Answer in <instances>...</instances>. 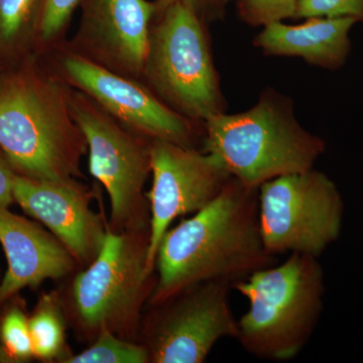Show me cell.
<instances>
[{
  "label": "cell",
  "mask_w": 363,
  "mask_h": 363,
  "mask_svg": "<svg viewBox=\"0 0 363 363\" xmlns=\"http://www.w3.org/2000/svg\"><path fill=\"white\" fill-rule=\"evenodd\" d=\"M257 194L262 240L274 257H319L340 236L342 197L322 172L313 168L277 177L260 185Z\"/></svg>",
  "instance_id": "ba28073f"
},
{
  "label": "cell",
  "mask_w": 363,
  "mask_h": 363,
  "mask_svg": "<svg viewBox=\"0 0 363 363\" xmlns=\"http://www.w3.org/2000/svg\"><path fill=\"white\" fill-rule=\"evenodd\" d=\"M16 175L6 155L0 150V208H9L14 202L13 185Z\"/></svg>",
  "instance_id": "cb8c5ba5"
},
{
  "label": "cell",
  "mask_w": 363,
  "mask_h": 363,
  "mask_svg": "<svg viewBox=\"0 0 363 363\" xmlns=\"http://www.w3.org/2000/svg\"><path fill=\"white\" fill-rule=\"evenodd\" d=\"M16 360L7 352L6 348L0 343V363H14Z\"/></svg>",
  "instance_id": "d4e9b609"
},
{
  "label": "cell",
  "mask_w": 363,
  "mask_h": 363,
  "mask_svg": "<svg viewBox=\"0 0 363 363\" xmlns=\"http://www.w3.org/2000/svg\"><path fill=\"white\" fill-rule=\"evenodd\" d=\"M70 106L87 142L90 174L104 185L111 200L109 229L150 231L149 201L143 189L152 174V140L128 130L73 88Z\"/></svg>",
  "instance_id": "52a82bcc"
},
{
  "label": "cell",
  "mask_w": 363,
  "mask_h": 363,
  "mask_svg": "<svg viewBox=\"0 0 363 363\" xmlns=\"http://www.w3.org/2000/svg\"><path fill=\"white\" fill-rule=\"evenodd\" d=\"M231 289L226 281H205L150 305L142 328L150 363H203L218 341L235 338Z\"/></svg>",
  "instance_id": "9c48e42d"
},
{
  "label": "cell",
  "mask_w": 363,
  "mask_h": 363,
  "mask_svg": "<svg viewBox=\"0 0 363 363\" xmlns=\"http://www.w3.org/2000/svg\"><path fill=\"white\" fill-rule=\"evenodd\" d=\"M247 298L248 309L238 320L241 347L259 359L293 360L316 330L324 307L325 277L318 257L291 253L234 284Z\"/></svg>",
  "instance_id": "277c9868"
},
{
  "label": "cell",
  "mask_w": 363,
  "mask_h": 363,
  "mask_svg": "<svg viewBox=\"0 0 363 363\" xmlns=\"http://www.w3.org/2000/svg\"><path fill=\"white\" fill-rule=\"evenodd\" d=\"M257 192L233 178L213 201L164 233L150 305L205 281L233 286L276 264L262 240Z\"/></svg>",
  "instance_id": "6da1fadb"
},
{
  "label": "cell",
  "mask_w": 363,
  "mask_h": 363,
  "mask_svg": "<svg viewBox=\"0 0 363 363\" xmlns=\"http://www.w3.org/2000/svg\"><path fill=\"white\" fill-rule=\"evenodd\" d=\"M143 80L162 101L195 123L225 112L206 21L182 2L155 14Z\"/></svg>",
  "instance_id": "8992f818"
},
{
  "label": "cell",
  "mask_w": 363,
  "mask_h": 363,
  "mask_svg": "<svg viewBox=\"0 0 363 363\" xmlns=\"http://www.w3.org/2000/svg\"><path fill=\"white\" fill-rule=\"evenodd\" d=\"M81 0H45L40 21V43L56 45L63 38Z\"/></svg>",
  "instance_id": "44dd1931"
},
{
  "label": "cell",
  "mask_w": 363,
  "mask_h": 363,
  "mask_svg": "<svg viewBox=\"0 0 363 363\" xmlns=\"http://www.w3.org/2000/svg\"><path fill=\"white\" fill-rule=\"evenodd\" d=\"M354 18L363 21V0H300L295 18Z\"/></svg>",
  "instance_id": "7402d4cb"
},
{
  "label": "cell",
  "mask_w": 363,
  "mask_h": 363,
  "mask_svg": "<svg viewBox=\"0 0 363 363\" xmlns=\"http://www.w3.org/2000/svg\"><path fill=\"white\" fill-rule=\"evenodd\" d=\"M13 197L65 245L78 266H89L96 259L109 226L91 208L94 194L84 184L77 179L35 180L16 174Z\"/></svg>",
  "instance_id": "4fadbf2b"
},
{
  "label": "cell",
  "mask_w": 363,
  "mask_h": 363,
  "mask_svg": "<svg viewBox=\"0 0 363 363\" xmlns=\"http://www.w3.org/2000/svg\"><path fill=\"white\" fill-rule=\"evenodd\" d=\"M72 88L56 72L35 66L0 80V150L18 175L78 179L87 142L74 119Z\"/></svg>",
  "instance_id": "7a4b0ae2"
},
{
  "label": "cell",
  "mask_w": 363,
  "mask_h": 363,
  "mask_svg": "<svg viewBox=\"0 0 363 363\" xmlns=\"http://www.w3.org/2000/svg\"><path fill=\"white\" fill-rule=\"evenodd\" d=\"M152 174L145 196L150 215L147 267L155 272L157 247L169 225L206 207L233 176L214 155L166 140H152Z\"/></svg>",
  "instance_id": "8fae6325"
},
{
  "label": "cell",
  "mask_w": 363,
  "mask_h": 363,
  "mask_svg": "<svg viewBox=\"0 0 363 363\" xmlns=\"http://www.w3.org/2000/svg\"><path fill=\"white\" fill-rule=\"evenodd\" d=\"M79 7L80 25L67 49L119 75L143 79L155 1L81 0Z\"/></svg>",
  "instance_id": "7c38bea8"
},
{
  "label": "cell",
  "mask_w": 363,
  "mask_h": 363,
  "mask_svg": "<svg viewBox=\"0 0 363 363\" xmlns=\"http://www.w3.org/2000/svg\"><path fill=\"white\" fill-rule=\"evenodd\" d=\"M0 243L7 271L0 283V304L26 288L65 278L78 266L71 252L39 224L0 208Z\"/></svg>",
  "instance_id": "5bb4252c"
},
{
  "label": "cell",
  "mask_w": 363,
  "mask_h": 363,
  "mask_svg": "<svg viewBox=\"0 0 363 363\" xmlns=\"http://www.w3.org/2000/svg\"><path fill=\"white\" fill-rule=\"evenodd\" d=\"M45 0H0V57L18 54L40 42Z\"/></svg>",
  "instance_id": "e0dca14e"
},
{
  "label": "cell",
  "mask_w": 363,
  "mask_h": 363,
  "mask_svg": "<svg viewBox=\"0 0 363 363\" xmlns=\"http://www.w3.org/2000/svg\"><path fill=\"white\" fill-rule=\"evenodd\" d=\"M354 18H309L297 26L274 23L264 26L253 45L269 56L298 57L313 66L337 69L350 51Z\"/></svg>",
  "instance_id": "9a60e30c"
},
{
  "label": "cell",
  "mask_w": 363,
  "mask_h": 363,
  "mask_svg": "<svg viewBox=\"0 0 363 363\" xmlns=\"http://www.w3.org/2000/svg\"><path fill=\"white\" fill-rule=\"evenodd\" d=\"M28 318L21 306L14 305L0 321V343L16 362H26L33 357Z\"/></svg>",
  "instance_id": "d6986e66"
},
{
  "label": "cell",
  "mask_w": 363,
  "mask_h": 363,
  "mask_svg": "<svg viewBox=\"0 0 363 363\" xmlns=\"http://www.w3.org/2000/svg\"><path fill=\"white\" fill-rule=\"evenodd\" d=\"M64 363H150V353L145 344L102 331L87 350L71 354Z\"/></svg>",
  "instance_id": "ac0fdd59"
},
{
  "label": "cell",
  "mask_w": 363,
  "mask_h": 363,
  "mask_svg": "<svg viewBox=\"0 0 363 363\" xmlns=\"http://www.w3.org/2000/svg\"><path fill=\"white\" fill-rule=\"evenodd\" d=\"M238 16L247 25L257 28L295 18L300 0H234Z\"/></svg>",
  "instance_id": "ffe728a7"
},
{
  "label": "cell",
  "mask_w": 363,
  "mask_h": 363,
  "mask_svg": "<svg viewBox=\"0 0 363 363\" xmlns=\"http://www.w3.org/2000/svg\"><path fill=\"white\" fill-rule=\"evenodd\" d=\"M149 240L150 231L114 233L108 228L96 259L76 274L68 312L85 337L94 340L109 331L135 341L143 306L156 283V274L147 267Z\"/></svg>",
  "instance_id": "5b68a950"
},
{
  "label": "cell",
  "mask_w": 363,
  "mask_h": 363,
  "mask_svg": "<svg viewBox=\"0 0 363 363\" xmlns=\"http://www.w3.org/2000/svg\"><path fill=\"white\" fill-rule=\"evenodd\" d=\"M65 308L56 294H44L28 318L33 357L64 363L67 350Z\"/></svg>",
  "instance_id": "2e32d148"
},
{
  "label": "cell",
  "mask_w": 363,
  "mask_h": 363,
  "mask_svg": "<svg viewBox=\"0 0 363 363\" xmlns=\"http://www.w3.org/2000/svg\"><path fill=\"white\" fill-rule=\"evenodd\" d=\"M202 125L203 150L247 187L313 169L326 149L298 123L291 99L274 90L264 91L248 111L216 114Z\"/></svg>",
  "instance_id": "3957f363"
},
{
  "label": "cell",
  "mask_w": 363,
  "mask_h": 363,
  "mask_svg": "<svg viewBox=\"0 0 363 363\" xmlns=\"http://www.w3.org/2000/svg\"><path fill=\"white\" fill-rule=\"evenodd\" d=\"M234 0H156L155 7L156 13H161L171 4L175 2H182L186 6H190L203 21L209 23L221 20L225 16L227 6Z\"/></svg>",
  "instance_id": "603a6c76"
},
{
  "label": "cell",
  "mask_w": 363,
  "mask_h": 363,
  "mask_svg": "<svg viewBox=\"0 0 363 363\" xmlns=\"http://www.w3.org/2000/svg\"><path fill=\"white\" fill-rule=\"evenodd\" d=\"M55 72L128 130L152 140L195 147L203 125L172 109L140 80L119 75L70 50H60Z\"/></svg>",
  "instance_id": "30bf717a"
}]
</instances>
